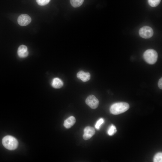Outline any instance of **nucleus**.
Masks as SVG:
<instances>
[{
  "instance_id": "423d86ee",
  "label": "nucleus",
  "mask_w": 162,
  "mask_h": 162,
  "mask_svg": "<svg viewBox=\"0 0 162 162\" xmlns=\"http://www.w3.org/2000/svg\"><path fill=\"white\" fill-rule=\"evenodd\" d=\"M32 19L27 14H22L19 16L17 19L18 23L21 26H25L29 24Z\"/></svg>"
},
{
  "instance_id": "f8f14e48",
  "label": "nucleus",
  "mask_w": 162,
  "mask_h": 162,
  "mask_svg": "<svg viewBox=\"0 0 162 162\" xmlns=\"http://www.w3.org/2000/svg\"><path fill=\"white\" fill-rule=\"evenodd\" d=\"M84 0H70L71 5L74 8H77L81 6Z\"/></svg>"
},
{
  "instance_id": "1a4fd4ad",
  "label": "nucleus",
  "mask_w": 162,
  "mask_h": 162,
  "mask_svg": "<svg viewBox=\"0 0 162 162\" xmlns=\"http://www.w3.org/2000/svg\"><path fill=\"white\" fill-rule=\"evenodd\" d=\"M77 77L81 80L83 82H85L90 79V74L89 72H85L81 70L78 72L76 75Z\"/></svg>"
},
{
  "instance_id": "dca6fc26",
  "label": "nucleus",
  "mask_w": 162,
  "mask_h": 162,
  "mask_svg": "<svg viewBox=\"0 0 162 162\" xmlns=\"http://www.w3.org/2000/svg\"><path fill=\"white\" fill-rule=\"evenodd\" d=\"M104 122V120L103 118L99 119L96 122L95 125V128L98 130L100 129V127Z\"/></svg>"
},
{
  "instance_id": "a211bd4d",
  "label": "nucleus",
  "mask_w": 162,
  "mask_h": 162,
  "mask_svg": "<svg viewBox=\"0 0 162 162\" xmlns=\"http://www.w3.org/2000/svg\"><path fill=\"white\" fill-rule=\"evenodd\" d=\"M158 86L159 88L162 89V78H160L158 82Z\"/></svg>"
},
{
  "instance_id": "7ed1b4c3",
  "label": "nucleus",
  "mask_w": 162,
  "mask_h": 162,
  "mask_svg": "<svg viewBox=\"0 0 162 162\" xmlns=\"http://www.w3.org/2000/svg\"><path fill=\"white\" fill-rule=\"evenodd\" d=\"M143 58L145 61L148 63L152 64L156 62L158 54L154 50L149 49L146 50L144 53Z\"/></svg>"
},
{
  "instance_id": "9d476101",
  "label": "nucleus",
  "mask_w": 162,
  "mask_h": 162,
  "mask_svg": "<svg viewBox=\"0 0 162 162\" xmlns=\"http://www.w3.org/2000/svg\"><path fill=\"white\" fill-rule=\"evenodd\" d=\"M51 84L52 86L56 88H60L63 85L62 81L60 78L57 77L53 79Z\"/></svg>"
},
{
  "instance_id": "0eeeda50",
  "label": "nucleus",
  "mask_w": 162,
  "mask_h": 162,
  "mask_svg": "<svg viewBox=\"0 0 162 162\" xmlns=\"http://www.w3.org/2000/svg\"><path fill=\"white\" fill-rule=\"evenodd\" d=\"M94 128L90 126H87L84 129L83 138L85 140H87L91 138L95 133Z\"/></svg>"
},
{
  "instance_id": "f257e3e1",
  "label": "nucleus",
  "mask_w": 162,
  "mask_h": 162,
  "mask_svg": "<svg viewBox=\"0 0 162 162\" xmlns=\"http://www.w3.org/2000/svg\"><path fill=\"white\" fill-rule=\"evenodd\" d=\"M129 105L125 102H119L113 104L110 106L111 113L115 115H118L127 111L129 108Z\"/></svg>"
},
{
  "instance_id": "9b49d317",
  "label": "nucleus",
  "mask_w": 162,
  "mask_h": 162,
  "mask_svg": "<svg viewBox=\"0 0 162 162\" xmlns=\"http://www.w3.org/2000/svg\"><path fill=\"white\" fill-rule=\"evenodd\" d=\"M76 122V119L73 116H71L66 119L64 122V126L67 128H69L72 126Z\"/></svg>"
},
{
  "instance_id": "f3484780",
  "label": "nucleus",
  "mask_w": 162,
  "mask_h": 162,
  "mask_svg": "<svg viewBox=\"0 0 162 162\" xmlns=\"http://www.w3.org/2000/svg\"><path fill=\"white\" fill-rule=\"evenodd\" d=\"M37 4L40 6H44L47 4L50 0H36Z\"/></svg>"
},
{
  "instance_id": "f03ea898",
  "label": "nucleus",
  "mask_w": 162,
  "mask_h": 162,
  "mask_svg": "<svg viewBox=\"0 0 162 162\" xmlns=\"http://www.w3.org/2000/svg\"><path fill=\"white\" fill-rule=\"evenodd\" d=\"M2 143L5 148L10 150L16 149L18 146L17 140L14 137L10 135H7L3 137Z\"/></svg>"
},
{
  "instance_id": "ddd939ff",
  "label": "nucleus",
  "mask_w": 162,
  "mask_h": 162,
  "mask_svg": "<svg viewBox=\"0 0 162 162\" xmlns=\"http://www.w3.org/2000/svg\"><path fill=\"white\" fill-rule=\"evenodd\" d=\"M116 131V127L114 125L111 124L108 129L107 133L109 135L111 136L115 134Z\"/></svg>"
},
{
  "instance_id": "39448f33",
  "label": "nucleus",
  "mask_w": 162,
  "mask_h": 162,
  "mask_svg": "<svg viewBox=\"0 0 162 162\" xmlns=\"http://www.w3.org/2000/svg\"><path fill=\"white\" fill-rule=\"evenodd\" d=\"M86 103L91 108L95 109L98 107L99 101L94 95H90L86 98Z\"/></svg>"
},
{
  "instance_id": "2eb2a0df",
  "label": "nucleus",
  "mask_w": 162,
  "mask_h": 162,
  "mask_svg": "<svg viewBox=\"0 0 162 162\" xmlns=\"http://www.w3.org/2000/svg\"><path fill=\"white\" fill-rule=\"evenodd\" d=\"M161 0H148L149 5L152 7L157 6L160 3Z\"/></svg>"
},
{
  "instance_id": "20e7f679",
  "label": "nucleus",
  "mask_w": 162,
  "mask_h": 162,
  "mask_svg": "<svg viewBox=\"0 0 162 162\" xmlns=\"http://www.w3.org/2000/svg\"><path fill=\"white\" fill-rule=\"evenodd\" d=\"M139 34L141 37L145 39H148L152 36L153 34V31L152 29L150 27L145 26L140 29Z\"/></svg>"
},
{
  "instance_id": "6e6552de",
  "label": "nucleus",
  "mask_w": 162,
  "mask_h": 162,
  "mask_svg": "<svg viewBox=\"0 0 162 162\" xmlns=\"http://www.w3.org/2000/svg\"><path fill=\"white\" fill-rule=\"evenodd\" d=\"M17 54L18 56L21 58L27 57L28 54L27 47L24 45H20L18 49Z\"/></svg>"
},
{
  "instance_id": "4468645a",
  "label": "nucleus",
  "mask_w": 162,
  "mask_h": 162,
  "mask_svg": "<svg viewBox=\"0 0 162 162\" xmlns=\"http://www.w3.org/2000/svg\"><path fill=\"white\" fill-rule=\"evenodd\" d=\"M154 162H162V153L161 152H158L154 155L153 158Z\"/></svg>"
}]
</instances>
